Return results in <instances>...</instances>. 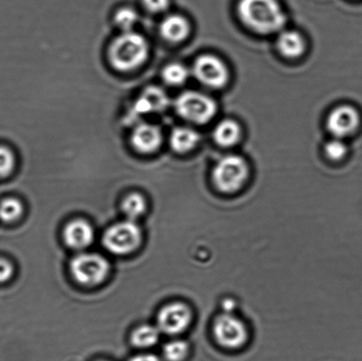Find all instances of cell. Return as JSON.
Returning <instances> with one entry per match:
<instances>
[{
	"mask_svg": "<svg viewBox=\"0 0 362 361\" xmlns=\"http://www.w3.org/2000/svg\"><path fill=\"white\" fill-rule=\"evenodd\" d=\"M361 118L356 108L341 105L332 110L327 119V129L336 138H344L356 132Z\"/></svg>",
	"mask_w": 362,
	"mask_h": 361,
	"instance_id": "obj_10",
	"label": "cell"
},
{
	"mask_svg": "<svg viewBox=\"0 0 362 361\" xmlns=\"http://www.w3.org/2000/svg\"><path fill=\"white\" fill-rule=\"evenodd\" d=\"M213 336L220 348L234 351L247 344L250 334L246 324L239 317L226 312L216 318Z\"/></svg>",
	"mask_w": 362,
	"mask_h": 361,
	"instance_id": "obj_5",
	"label": "cell"
},
{
	"mask_svg": "<svg viewBox=\"0 0 362 361\" xmlns=\"http://www.w3.org/2000/svg\"><path fill=\"white\" fill-rule=\"evenodd\" d=\"M189 76V71L182 64L172 63L163 71V79L172 86H180L186 83Z\"/></svg>",
	"mask_w": 362,
	"mask_h": 361,
	"instance_id": "obj_21",
	"label": "cell"
},
{
	"mask_svg": "<svg viewBox=\"0 0 362 361\" xmlns=\"http://www.w3.org/2000/svg\"><path fill=\"white\" fill-rule=\"evenodd\" d=\"M250 169L246 160L238 155H228L216 162L212 172L214 185L220 192L233 194L244 186Z\"/></svg>",
	"mask_w": 362,
	"mask_h": 361,
	"instance_id": "obj_3",
	"label": "cell"
},
{
	"mask_svg": "<svg viewBox=\"0 0 362 361\" xmlns=\"http://www.w3.org/2000/svg\"><path fill=\"white\" fill-rule=\"evenodd\" d=\"M238 13L247 27L264 35L282 31L287 20L278 0H240Z\"/></svg>",
	"mask_w": 362,
	"mask_h": 361,
	"instance_id": "obj_1",
	"label": "cell"
},
{
	"mask_svg": "<svg viewBox=\"0 0 362 361\" xmlns=\"http://www.w3.org/2000/svg\"><path fill=\"white\" fill-rule=\"evenodd\" d=\"M138 20V13L132 7H122L115 14L117 25L124 32L132 31Z\"/></svg>",
	"mask_w": 362,
	"mask_h": 361,
	"instance_id": "obj_23",
	"label": "cell"
},
{
	"mask_svg": "<svg viewBox=\"0 0 362 361\" xmlns=\"http://www.w3.org/2000/svg\"><path fill=\"white\" fill-rule=\"evenodd\" d=\"M141 3L150 12L160 13L168 10L171 0H141Z\"/></svg>",
	"mask_w": 362,
	"mask_h": 361,
	"instance_id": "obj_26",
	"label": "cell"
},
{
	"mask_svg": "<svg viewBox=\"0 0 362 361\" xmlns=\"http://www.w3.org/2000/svg\"><path fill=\"white\" fill-rule=\"evenodd\" d=\"M200 141L197 131L186 126H179L173 130L170 143L173 150L178 153H186L193 150Z\"/></svg>",
	"mask_w": 362,
	"mask_h": 361,
	"instance_id": "obj_16",
	"label": "cell"
},
{
	"mask_svg": "<svg viewBox=\"0 0 362 361\" xmlns=\"http://www.w3.org/2000/svg\"><path fill=\"white\" fill-rule=\"evenodd\" d=\"M193 74L199 83L211 88H221L229 80V71L218 57L205 54L194 63Z\"/></svg>",
	"mask_w": 362,
	"mask_h": 361,
	"instance_id": "obj_8",
	"label": "cell"
},
{
	"mask_svg": "<svg viewBox=\"0 0 362 361\" xmlns=\"http://www.w3.org/2000/svg\"><path fill=\"white\" fill-rule=\"evenodd\" d=\"M122 211L129 220H136L146 211V201L139 194H130L123 201Z\"/></svg>",
	"mask_w": 362,
	"mask_h": 361,
	"instance_id": "obj_20",
	"label": "cell"
},
{
	"mask_svg": "<svg viewBox=\"0 0 362 361\" xmlns=\"http://www.w3.org/2000/svg\"><path fill=\"white\" fill-rule=\"evenodd\" d=\"M13 267L8 261L0 259V283H4L12 277Z\"/></svg>",
	"mask_w": 362,
	"mask_h": 361,
	"instance_id": "obj_27",
	"label": "cell"
},
{
	"mask_svg": "<svg viewBox=\"0 0 362 361\" xmlns=\"http://www.w3.org/2000/svg\"><path fill=\"white\" fill-rule=\"evenodd\" d=\"M159 341V331L151 325L137 328L131 336V343L140 349L151 348Z\"/></svg>",
	"mask_w": 362,
	"mask_h": 361,
	"instance_id": "obj_18",
	"label": "cell"
},
{
	"mask_svg": "<svg viewBox=\"0 0 362 361\" xmlns=\"http://www.w3.org/2000/svg\"><path fill=\"white\" fill-rule=\"evenodd\" d=\"M132 144L141 153H152L158 150L162 143L163 136L159 127L151 124H140L134 129L132 134Z\"/></svg>",
	"mask_w": 362,
	"mask_h": 361,
	"instance_id": "obj_12",
	"label": "cell"
},
{
	"mask_svg": "<svg viewBox=\"0 0 362 361\" xmlns=\"http://www.w3.org/2000/svg\"><path fill=\"white\" fill-rule=\"evenodd\" d=\"M190 30L188 20L180 14H172L166 17L160 26L162 37L171 42L184 41L189 35Z\"/></svg>",
	"mask_w": 362,
	"mask_h": 361,
	"instance_id": "obj_14",
	"label": "cell"
},
{
	"mask_svg": "<svg viewBox=\"0 0 362 361\" xmlns=\"http://www.w3.org/2000/svg\"><path fill=\"white\" fill-rule=\"evenodd\" d=\"M98 361H111V360H98Z\"/></svg>",
	"mask_w": 362,
	"mask_h": 361,
	"instance_id": "obj_29",
	"label": "cell"
},
{
	"mask_svg": "<svg viewBox=\"0 0 362 361\" xmlns=\"http://www.w3.org/2000/svg\"><path fill=\"white\" fill-rule=\"evenodd\" d=\"M23 213V205L19 201L9 198L0 203V219L4 222H13Z\"/></svg>",
	"mask_w": 362,
	"mask_h": 361,
	"instance_id": "obj_22",
	"label": "cell"
},
{
	"mask_svg": "<svg viewBox=\"0 0 362 361\" xmlns=\"http://www.w3.org/2000/svg\"><path fill=\"white\" fill-rule=\"evenodd\" d=\"M141 232L136 223L131 220L112 225L105 233L103 243L110 252L123 256L133 252L140 245Z\"/></svg>",
	"mask_w": 362,
	"mask_h": 361,
	"instance_id": "obj_6",
	"label": "cell"
},
{
	"mask_svg": "<svg viewBox=\"0 0 362 361\" xmlns=\"http://www.w3.org/2000/svg\"><path fill=\"white\" fill-rule=\"evenodd\" d=\"M325 154L332 160L338 161L347 153L346 144L339 138L328 141L325 148Z\"/></svg>",
	"mask_w": 362,
	"mask_h": 361,
	"instance_id": "obj_24",
	"label": "cell"
},
{
	"mask_svg": "<svg viewBox=\"0 0 362 361\" xmlns=\"http://www.w3.org/2000/svg\"><path fill=\"white\" fill-rule=\"evenodd\" d=\"M71 272L81 285H98L107 276L109 264L100 254H81L74 258L71 263Z\"/></svg>",
	"mask_w": 362,
	"mask_h": 361,
	"instance_id": "obj_7",
	"label": "cell"
},
{
	"mask_svg": "<svg viewBox=\"0 0 362 361\" xmlns=\"http://www.w3.org/2000/svg\"><path fill=\"white\" fill-rule=\"evenodd\" d=\"M177 113L187 122L205 124L214 118L216 104L211 97L197 91H186L175 101Z\"/></svg>",
	"mask_w": 362,
	"mask_h": 361,
	"instance_id": "obj_4",
	"label": "cell"
},
{
	"mask_svg": "<svg viewBox=\"0 0 362 361\" xmlns=\"http://www.w3.org/2000/svg\"><path fill=\"white\" fill-rule=\"evenodd\" d=\"M94 232L90 224L83 220H76L67 225L64 232L66 245L74 249H83L93 242Z\"/></svg>",
	"mask_w": 362,
	"mask_h": 361,
	"instance_id": "obj_13",
	"label": "cell"
},
{
	"mask_svg": "<svg viewBox=\"0 0 362 361\" xmlns=\"http://www.w3.org/2000/svg\"><path fill=\"white\" fill-rule=\"evenodd\" d=\"M169 98L164 90L158 87H150L144 91L138 100L134 102L130 114L137 117L150 114L151 112L163 111L168 107Z\"/></svg>",
	"mask_w": 362,
	"mask_h": 361,
	"instance_id": "obj_11",
	"label": "cell"
},
{
	"mask_svg": "<svg viewBox=\"0 0 362 361\" xmlns=\"http://www.w3.org/2000/svg\"><path fill=\"white\" fill-rule=\"evenodd\" d=\"M241 129L239 124L233 119H223L216 126L213 137L222 147H230L240 139Z\"/></svg>",
	"mask_w": 362,
	"mask_h": 361,
	"instance_id": "obj_17",
	"label": "cell"
},
{
	"mask_svg": "<svg viewBox=\"0 0 362 361\" xmlns=\"http://www.w3.org/2000/svg\"><path fill=\"white\" fill-rule=\"evenodd\" d=\"M280 53L286 58H299L305 52V40L300 33L293 30L280 31L276 41Z\"/></svg>",
	"mask_w": 362,
	"mask_h": 361,
	"instance_id": "obj_15",
	"label": "cell"
},
{
	"mask_svg": "<svg viewBox=\"0 0 362 361\" xmlns=\"http://www.w3.org/2000/svg\"><path fill=\"white\" fill-rule=\"evenodd\" d=\"M129 361H163L159 357L151 353H144V355H139L133 357Z\"/></svg>",
	"mask_w": 362,
	"mask_h": 361,
	"instance_id": "obj_28",
	"label": "cell"
},
{
	"mask_svg": "<svg viewBox=\"0 0 362 361\" xmlns=\"http://www.w3.org/2000/svg\"><path fill=\"white\" fill-rule=\"evenodd\" d=\"M192 321L189 307L182 303H173L160 311L158 329L168 335H178L187 330Z\"/></svg>",
	"mask_w": 362,
	"mask_h": 361,
	"instance_id": "obj_9",
	"label": "cell"
},
{
	"mask_svg": "<svg viewBox=\"0 0 362 361\" xmlns=\"http://www.w3.org/2000/svg\"><path fill=\"white\" fill-rule=\"evenodd\" d=\"M16 159L13 151L5 146H0V177H6L13 172Z\"/></svg>",
	"mask_w": 362,
	"mask_h": 361,
	"instance_id": "obj_25",
	"label": "cell"
},
{
	"mask_svg": "<svg viewBox=\"0 0 362 361\" xmlns=\"http://www.w3.org/2000/svg\"><path fill=\"white\" fill-rule=\"evenodd\" d=\"M146 39L136 32H124L112 42L109 49V59L115 69L130 72L143 66L148 57Z\"/></svg>",
	"mask_w": 362,
	"mask_h": 361,
	"instance_id": "obj_2",
	"label": "cell"
},
{
	"mask_svg": "<svg viewBox=\"0 0 362 361\" xmlns=\"http://www.w3.org/2000/svg\"><path fill=\"white\" fill-rule=\"evenodd\" d=\"M190 346L182 339H175L168 343L163 348L165 361H186L189 356Z\"/></svg>",
	"mask_w": 362,
	"mask_h": 361,
	"instance_id": "obj_19",
	"label": "cell"
}]
</instances>
